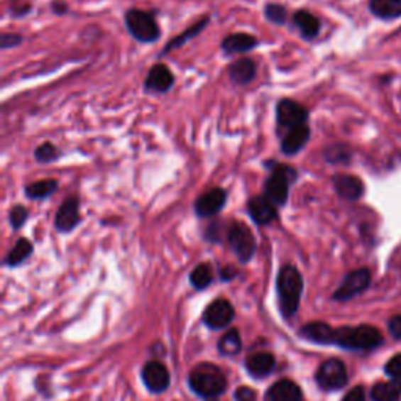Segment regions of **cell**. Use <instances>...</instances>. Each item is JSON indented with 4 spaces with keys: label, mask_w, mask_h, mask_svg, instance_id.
Masks as SVG:
<instances>
[{
    "label": "cell",
    "mask_w": 401,
    "mask_h": 401,
    "mask_svg": "<svg viewBox=\"0 0 401 401\" xmlns=\"http://www.w3.org/2000/svg\"><path fill=\"white\" fill-rule=\"evenodd\" d=\"M263 168L270 171V176L263 184V194L278 207H284L290 198V188L297 182L300 174L295 166L281 163L275 158L263 162Z\"/></svg>",
    "instance_id": "1"
},
{
    "label": "cell",
    "mask_w": 401,
    "mask_h": 401,
    "mask_svg": "<svg viewBox=\"0 0 401 401\" xmlns=\"http://www.w3.org/2000/svg\"><path fill=\"white\" fill-rule=\"evenodd\" d=\"M384 342L380 329L370 324L359 326H342L332 332V344L348 351H372Z\"/></svg>",
    "instance_id": "2"
},
{
    "label": "cell",
    "mask_w": 401,
    "mask_h": 401,
    "mask_svg": "<svg viewBox=\"0 0 401 401\" xmlns=\"http://www.w3.org/2000/svg\"><path fill=\"white\" fill-rule=\"evenodd\" d=\"M302 287L304 281L293 265H284L279 270V275L276 279V289H278V298H279V309H281L282 315L285 319H290L300 307Z\"/></svg>",
    "instance_id": "3"
},
{
    "label": "cell",
    "mask_w": 401,
    "mask_h": 401,
    "mask_svg": "<svg viewBox=\"0 0 401 401\" xmlns=\"http://www.w3.org/2000/svg\"><path fill=\"white\" fill-rule=\"evenodd\" d=\"M188 383H190V388L194 393L206 400L219 397L228 388V380H226L221 368L209 364V362L194 367L188 376Z\"/></svg>",
    "instance_id": "4"
},
{
    "label": "cell",
    "mask_w": 401,
    "mask_h": 401,
    "mask_svg": "<svg viewBox=\"0 0 401 401\" xmlns=\"http://www.w3.org/2000/svg\"><path fill=\"white\" fill-rule=\"evenodd\" d=\"M124 26L135 41L141 44H154L160 40V26L153 13L131 9L124 16Z\"/></svg>",
    "instance_id": "5"
},
{
    "label": "cell",
    "mask_w": 401,
    "mask_h": 401,
    "mask_svg": "<svg viewBox=\"0 0 401 401\" xmlns=\"http://www.w3.org/2000/svg\"><path fill=\"white\" fill-rule=\"evenodd\" d=\"M228 243L240 263H248L257 251V241L245 223L232 221L228 228Z\"/></svg>",
    "instance_id": "6"
},
{
    "label": "cell",
    "mask_w": 401,
    "mask_h": 401,
    "mask_svg": "<svg viewBox=\"0 0 401 401\" xmlns=\"http://www.w3.org/2000/svg\"><path fill=\"white\" fill-rule=\"evenodd\" d=\"M309 110L293 99H281L276 105L278 133L282 135L293 127L309 124Z\"/></svg>",
    "instance_id": "7"
},
{
    "label": "cell",
    "mask_w": 401,
    "mask_h": 401,
    "mask_svg": "<svg viewBox=\"0 0 401 401\" xmlns=\"http://www.w3.org/2000/svg\"><path fill=\"white\" fill-rule=\"evenodd\" d=\"M315 381L323 390H339L348 384V372L340 359H328L317 370Z\"/></svg>",
    "instance_id": "8"
},
{
    "label": "cell",
    "mask_w": 401,
    "mask_h": 401,
    "mask_svg": "<svg viewBox=\"0 0 401 401\" xmlns=\"http://www.w3.org/2000/svg\"><path fill=\"white\" fill-rule=\"evenodd\" d=\"M226 202H228V192L221 187H214L196 198L193 209L196 216L201 219H209L221 214L226 207Z\"/></svg>",
    "instance_id": "9"
},
{
    "label": "cell",
    "mask_w": 401,
    "mask_h": 401,
    "mask_svg": "<svg viewBox=\"0 0 401 401\" xmlns=\"http://www.w3.org/2000/svg\"><path fill=\"white\" fill-rule=\"evenodd\" d=\"M370 282H372V275H370L368 268H358L348 273L344 281L340 282L337 287V290L332 295V300L334 301H348L358 295L364 293Z\"/></svg>",
    "instance_id": "10"
},
{
    "label": "cell",
    "mask_w": 401,
    "mask_h": 401,
    "mask_svg": "<svg viewBox=\"0 0 401 401\" xmlns=\"http://www.w3.org/2000/svg\"><path fill=\"white\" fill-rule=\"evenodd\" d=\"M82 221V215H80V198L79 196H70L66 198L62 206L58 207L57 214H55V219H54V226L58 232L62 234H70L72 232Z\"/></svg>",
    "instance_id": "11"
},
{
    "label": "cell",
    "mask_w": 401,
    "mask_h": 401,
    "mask_svg": "<svg viewBox=\"0 0 401 401\" xmlns=\"http://www.w3.org/2000/svg\"><path fill=\"white\" fill-rule=\"evenodd\" d=\"M176 83L172 71L165 63L154 65L146 74L145 92L148 94H166L170 93Z\"/></svg>",
    "instance_id": "12"
},
{
    "label": "cell",
    "mask_w": 401,
    "mask_h": 401,
    "mask_svg": "<svg viewBox=\"0 0 401 401\" xmlns=\"http://www.w3.org/2000/svg\"><path fill=\"white\" fill-rule=\"evenodd\" d=\"M246 207L249 216H251V219L257 226H268L275 223L279 218V207L275 206L265 194L253 196V198L248 201Z\"/></svg>",
    "instance_id": "13"
},
{
    "label": "cell",
    "mask_w": 401,
    "mask_h": 401,
    "mask_svg": "<svg viewBox=\"0 0 401 401\" xmlns=\"http://www.w3.org/2000/svg\"><path fill=\"white\" fill-rule=\"evenodd\" d=\"M141 380L149 392L162 393L170 388L171 376L168 368H166L162 362L150 361L141 370Z\"/></svg>",
    "instance_id": "14"
},
{
    "label": "cell",
    "mask_w": 401,
    "mask_h": 401,
    "mask_svg": "<svg viewBox=\"0 0 401 401\" xmlns=\"http://www.w3.org/2000/svg\"><path fill=\"white\" fill-rule=\"evenodd\" d=\"M236 317V310L228 300H216L204 312V323L210 329H223L229 326Z\"/></svg>",
    "instance_id": "15"
},
{
    "label": "cell",
    "mask_w": 401,
    "mask_h": 401,
    "mask_svg": "<svg viewBox=\"0 0 401 401\" xmlns=\"http://www.w3.org/2000/svg\"><path fill=\"white\" fill-rule=\"evenodd\" d=\"M310 140V127L309 124H302L287 131L281 137V153L285 157L298 155Z\"/></svg>",
    "instance_id": "16"
},
{
    "label": "cell",
    "mask_w": 401,
    "mask_h": 401,
    "mask_svg": "<svg viewBox=\"0 0 401 401\" xmlns=\"http://www.w3.org/2000/svg\"><path fill=\"white\" fill-rule=\"evenodd\" d=\"M332 185H334L336 193L342 199L346 201H358L364 194V182L353 174H336L332 177Z\"/></svg>",
    "instance_id": "17"
},
{
    "label": "cell",
    "mask_w": 401,
    "mask_h": 401,
    "mask_svg": "<svg viewBox=\"0 0 401 401\" xmlns=\"http://www.w3.org/2000/svg\"><path fill=\"white\" fill-rule=\"evenodd\" d=\"M259 40L249 33H232L228 35L221 43V50L224 55H245L248 52L259 48Z\"/></svg>",
    "instance_id": "18"
},
{
    "label": "cell",
    "mask_w": 401,
    "mask_h": 401,
    "mask_svg": "<svg viewBox=\"0 0 401 401\" xmlns=\"http://www.w3.org/2000/svg\"><path fill=\"white\" fill-rule=\"evenodd\" d=\"M228 75L232 83L238 87H246L257 77V65L253 58H238L228 66Z\"/></svg>",
    "instance_id": "19"
},
{
    "label": "cell",
    "mask_w": 401,
    "mask_h": 401,
    "mask_svg": "<svg viewBox=\"0 0 401 401\" xmlns=\"http://www.w3.org/2000/svg\"><path fill=\"white\" fill-rule=\"evenodd\" d=\"M293 27L298 30L300 36L306 41H312L320 35L322 21L307 10H298L292 16Z\"/></svg>",
    "instance_id": "20"
},
{
    "label": "cell",
    "mask_w": 401,
    "mask_h": 401,
    "mask_svg": "<svg viewBox=\"0 0 401 401\" xmlns=\"http://www.w3.org/2000/svg\"><path fill=\"white\" fill-rule=\"evenodd\" d=\"M265 401H304V395L297 383L281 380L267 390Z\"/></svg>",
    "instance_id": "21"
},
{
    "label": "cell",
    "mask_w": 401,
    "mask_h": 401,
    "mask_svg": "<svg viewBox=\"0 0 401 401\" xmlns=\"http://www.w3.org/2000/svg\"><path fill=\"white\" fill-rule=\"evenodd\" d=\"M209 24H210V16H204V18H201L198 22H194V24H193L192 27L185 28L184 32L180 33L179 36L172 38V40H170L168 43L165 44L163 50L160 52V57H163V55H168L170 52H172V50H177V49H180L182 46H185V44H187L188 41H192V40H194L196 36L201 35V33H202V30L206 28Z\"/></svg>",
    "instance_id": "22"
},
{
    "label": "cell",
    "mask_w": 401,
    "mask_h": 401,
    "mask_svg": "<svg viewBox=\"0 0 401 401\" xmlns=\"http://www.w3.org/2000/svg\"><path fill=\"white\" fill-rule=\"evenodd\" d=\"M245 367L248 370L249 375H253L254 378H265L270 373H273V370L276 367L275 356L271 353H256L251 354L245 361Z\"/></svg>",
    "instance_id": "23"
},
{
    "label": "cell",
    "mask_w": 401,
    "mask_h": 401,
    "mask_svg": "<svg viewBox=\"0 0 401 401\" xmlns=\"http://www.w3.org/2000/svg\"><path fill=\"white\" fill-rule=\"evenodd\" d=\"M332 332L334 328L323 322H310L301 328L300 336L304 337L309 342L319 345H331L332 344Z\"/></svg>",
    "instance_id": "24"
},
{
    "label": "cell",
    "mask_w": 401,
    "mask_h": 401,
    "mask_svg": "<svg viewBox=\"0 0 401 401\" xmlns=\"http://www.w3.org/2000/svg\"><path fill=\"white\" fill-rule=\"evenodd\" d=\"M58 190L57 179H41L24 187V194L30 201H46Z\"/></svg>",
    "instance_id": "25"
},
{
    "label": "cell",
    "mask_w": 401,
    "mask_h": 401,
    "mask_svg": "<svg viewBox=\"0 0 401 401\" xmlns=\"http://www.w3.org/2000/svg\"><path fill=\"white\" fill-rule=\"evenodd\" d=\"M370 11L373 16L392 21L401 18V0H370Z\"/></svg>",
    "instance_id": "26"
},
{
    "label": "cell",
    "mask_w": 401,
    "mask_h": 401,
    "mask_svg": "<svg viewBox=\"0 0 401 401\" xmlns=\"http://www.w3.org/2000/svg\"><path fill=\"white\" fill-rule=\"evenodd\" d=\"M32 254H33V243L28 238L22 237L16 241V245L11 248V251L5 257L4 263L10 268L19 267V265L24 263Z\"/></svg>",
    "instance_id": "27"
},
{
    "label": "cell",
    "mask_w": 401,
    "mask_h": 401,
    "mask_svg": "<svg viewBox=\"0 0 401 401\" xmlns=\"http://www.w3.org/2000/svg\"><path fill=\"white\" fill-rule=\"evenodd\" d=\"M370 398H372V401H400L401 381L390 380L375 384L372 392H370Z\"/></svg>",
    "instance_id": "28"
},
{
    "label": "cell",
    "mask_w": 401,
    "mask_h": 401,
    "mask_svg": "<svg viewBox=\"0 0 401 401\" xmlns=\"http://www.w3.org/2000/svg\"><path fill=\"white\" fill-rule=\"evenodd\" d=\"M323 158L329 165H348L353 158V150L345 143H334L323 150Z\"/></svg>",
    "instance_id": "29"
},
{
    "label": "cell",
    "mask_w": 401,
    "mask_h": 401,
    "mask_svg": "<svg viewBox=\"0 0 401 401\" xmlns=\"http://www.w3.org/2000/svg\"><path fill=\"white\" fill-rule=\"evenodd\" d=\"M218 351L223 356H234L241 351V339L237 329H231L219 339Z\"/></svg>",
    "instance_id": "30"
},
{
    "label": "cell",
    "mask_w": 401,
    "mask_h": 401,
    "mask_svg": "<svg viewBox=\"0 0 401 401\" xmlns=\"http://www.w3.org/2000/svg\"><path fill=\"white\" fill-rule=\"evenodd\" d=\"M33 157L38 163L41 165H49V163H55L62 158V150H60L54 143H43V145L38 146L33 150Z\"/></svg>",
    "instance_id": "31"
},
{
    "label": "cell",
    "mask_w": 401,
    "mask_h": 401,
    "mask_svg": "<svg viewBox=\"0 0 401 401\" xmlns=\"http://www.w3.org/2000/svg\"><path fill=\"white\" fill-rule=\"evenodd\" d=\"M212 279H214V275H212V268L207 263H199L190 275V282L198 290H204L209 287L212 284Z\"/></svg>",
    "instance_id": "32"
},
{
    "label": "cell",
    "mask_w": 401,
    "mask_h": 401,
    "mask_svg": "<svg viewBox=\"0 0 401 401\" xmlns=\"http://www.w3.org/2000/svg\"><path fill=\"white\" fill-rule=\"evenodd\" d=\"M263 16L268 22H271V24L285 26L287 19H289V13H287V9L284 5L270 2V4L265 5Z\"/></svg>",
    "instance_id": "33"
},
{
    "label": "cell",
    "mask_w": 401,
    "mask_h": 401,
    "mask_svg": "<svg viewBox=\"0 0 401 401\" xmlns=\"http://www.w3.org/2000/svg\"><path fill=\"white\" fill-rule=\"evenodd\" d=\"M226 232H228L226 224L219 221V219H214V221L207 226L206 231H204V240L209 241V243H219V241H223Z\"/></svg>",
    "instance_id": "34"
},
{
    "label": "cell",
    "mask_w": 401,
    "mask_h": 401,
    "mask_svg": "<svg viewBox=\"0 0 401 401\" xmlns=\"http://www.w3.org/2000/svg\"><path fill=\"white\" fill-rule=\"evenodd\" d=\"M28 209L26 206H22V204H16V206H13L9 212V223L14 231H19L22 226L27 223L28 219Z\"/></svg>",
    "instance_id": "35"
},
{
    "label": "cell",
    "mask_w": 401,
    "mask_h": 401,
    "mask_svg": "<svg viewBox=\"0 0 401 401\" xmlns=\"http://www.w3.org/2000/svg\"><path fill=\"white\" fill-rule=\"evenodd\" d=\"M22 43H24V36L19 35V33L4 32L2 35H0V49H2V50L19 48Z\"/></svg>",
    "instance_id": "36"
},
{
    "label": "cell",
    "mask_w": 401,
    "mask_h": 401,
    "mask_svg": "<svg viewBox=\"0 0 401 401\" xmlns=\"http://www.w3.org/2000/svg\"><path fill=\"white\" fill-rule=\"evenodd\" d=\"M384 373L388 375L390 380L401 381V354L393 356L388 361V364L384 367Z\"/></svg>",
    "instance_id": "37"
},
{
    "label": "cell",
    "mask_w": 401,
    "mask_h": 401,
    "mask_svg": "<svg viewBox=\"0 0 401 401\" xmlns=\"http://www.w3.org/2000/svg\"><path fill=\"white\" fill-rule=\"evenodd\" d=\"M234 398H236V401H256L257 393L254 389L248 388V385H241V388H238L236 393H234Z\"/></svg>",
    "instance_id": "38"
},
{
    "label": "cell",
    "mask_w": 401,
    "mask_h": 401,
    "mask_svg": "<svg viewBox=\"0 0 401 401\" xmlns=\"http://www.w3.org/2000/svg\"><path fill=\"white\" fill-rule=\"evenodd\" d=\"M342 401H367L366 398V390L361 385H356L346 395L342 398Z\"/></svg>",
    "instance_id": "39"
},
{
    "label": "cell",
    "mask_w": 401,
    "mask_h": 401,
    "mask_svg": "<svg viewBox=\"0 0 401 401\" xmlns=\"http://www.w3.org/2000/svg\"><path fill=\"white\" fill-rule=\"evenodd\" d=\"M389 332L395 340H401V315L392 317L389 320Z\"/></svg>",
    "instance_id": "40"
},
{
    "label": "cell",
    "mask_w": 401,
    "mask_h": 401,
    "mask_svg": "<svg viewBox=\"0 0 401 401\" xmlns=\"http://www.w3.org/2000/svg\"><path fill=\"white\" fill-rule=\"evenodd\" d=\"M30 11H32V5L30 4L13 6V9L10 10V16L14 19H21V18H26L27 14H30Z\"/></svg>",
    "instance_id": "41"
},
{
    "label": "cell",
    "mask_w": 401,
    "mask_h": 401,
    "mask_svg": "<svg viewBox=\"0 0 401 401\" xmlns=\"http://www.w3.org/2000/svg\"><path fill=\"white\" fill-rule=\"evenodd\" d=\"M50 10L54 14H57V16H63V14H67V11H70V6H67L66 2H63V0H54V2L50 4Z\"/></svg>",
    "instance_id": "42"
},
{
    "label": "cell",
    "mask_w": 401,
    "mask_h": 401,
    "mask_svg": "<svg viewBox=\"0 0 401 401\" xmlns=\"http://www.w3.org/2000/svg\"><path fill=\"white\" fill-rule=\"evenodd\" d=\"M238 275V271L231 267V265H228V267H223L221 270H219V276H221L223 281H232L234 278H236Z\"/></svg>",
    "instance_id": "43"
},
{
    "label": "cell",
    "mask_w": 401,
    "mask_h": 401,
    "mask_svg": "<svg viewBox=\"0 0 401 401\" xmlns=\"http://www.w3.org/2000/svg\"><path fill=\"white\" fill-rule=\"evenodd\" d=\"M207 401H216V400H215V398H209Z\"/></svg>",
    "instance_id": "44"
}]
</instances>
